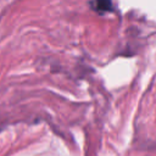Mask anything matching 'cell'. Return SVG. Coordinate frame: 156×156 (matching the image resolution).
Masks as SVG:
<instances>
[{"label": "cell", "mask_w": 156, "mask_h": 156, "mask_svg": "<svg viewBox=\"0 0 156 156\" xmlns=\"http://www.w3.org/2000/svg\"><path fill=\"white\" fill-rule=\"evenodd\" d=\"M89 5L99 15L113 11V4L111 0H93V1H90Z\"/></svg>", "instance_id": "obj_1"}]
</instances>
